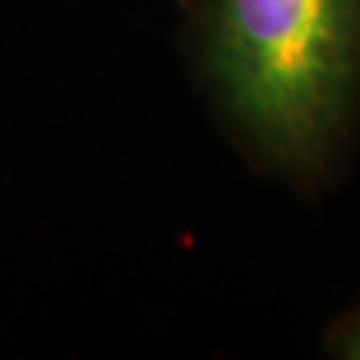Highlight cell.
Here are the masks:
<instances>
[{"instance_id": "obj_1", "label": "cell", "mask_w": 360, "mask_h": 360, "mask_svg": "<svg viewBox=\"0 0 360 360\" xmlns=\"http://www.w3.org/2000/svg\"><path fill=\"white\" fill-rule=\"evenodd\" d=\"M198 60L270 165L315 174L360 108V0H195Z\"/></svg>"}, {"instance_id": "obj_2", "label": "cell", "mask_w": 360, "mask_h": 360, "mask_svg": "<svg viewBox=\"0 0 360 360\" xmlns=\"http://www.w3.org/2000/svg\"><path fill=\"white\" fill-rule=\"evenodd\" d=\"M333 348H336V354L360 360V307H357L352 315H348V319L340 324V328H336Z\"/></svg>"}]
</instances>
